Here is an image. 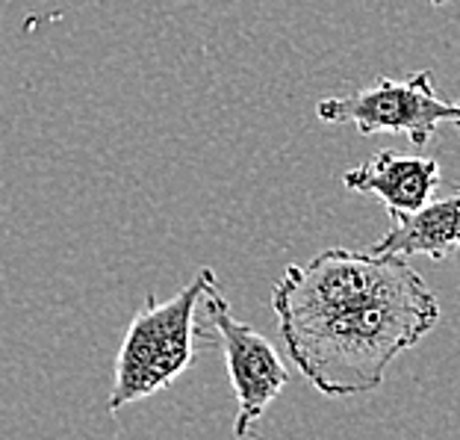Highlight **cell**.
<instances>
[{"mask_svg": "<svg viewBox=\"0 0 460 440\" xmlns=\"http://www.w3.org/2000/svg\"><path fill=\"white\" fill-rule=\"evenodd\" d=\"M440 322V301L411 264L360 301L305 322H278L289 361L322 396L372 393L390 364Z\"/></svg>", "mask_w": 460, "mask_h": 440, "instance_id": "cell-1", "label": "cell"}, {"mask_svg": "<svg viewBox=\"0 0 460 440\" xmlns=\"http://www.w3.org/2000/svg\"><path fill=\"white\" fill-rule=\"evenodd\" d=\"M213 281L216 272L204 266L169 301H156L154 292H148L115 358V382L107 405L110 414L165 391L190 370L198 340H207V334L195 326V308Z\"/></svg>", "mask_w": 460, "mask_h": 440, "instance_id": "cell-2", "label": "cell"}, {"mask_svg": "<svg viewBox=\"0 0 460 440\" xmlns=\"http://www.w3.org/2000/svg\"><path fill=\"white\" fill-rule=\"evenodd\" d=\"M316 119L354 124L363 136L402 133L413 145H428L440 124L460 128V101L440 98L431 71H416L404 80L378 77L369 86L319 101Z\"/></svg>", "mask_w": 460, "mask_h": 440, "instance_id": "cell-3", "label": "cell"}, {"mask_svg": "<svg viewBox=\"0 0 460 440\" xmlns=\"http://www.w3.org/2000/svg\"><path fill=\"white\" fill-rule=\"evenodd\" d=\"M407 257L375 251L325 248L307 264H292L271 287V310L280 322H305L360 301L404 272Z\"/></svg>", "mask_w": 460, "mask_h": 440, "instance_id": "cell-4", "label": "cell"}, {"mask_svg": "<svg viewBox=\"0 0 460 440\" xmlns=\"http://www.w3.org/2000/svg\"><path fill=\"white\" fill-rule=\"evenodd\" d=\"M201 301L207 308V319H210L216 337L222 343L227 375L236 393L234 437H248L254 432V426L266 417L269 405L284 393V387L289 382V370L284 358L278 355V349L263 334L251 328L248 322L236 319V313L230 310L218 281H213L204 290Z\"/></svg>", "mask_w": 460, "mask_h": 440, "instance_id": "cell-5", "label": "cell"}, {"mask_svg": "<svg viewBox=\"0 0 460 440\" xmlns=\"http://www.w3.org/2000/svg\"><path fill=\"white\" fill-rule=\"evenodd\" d=\"M342 186L351 193L378 195L390 213H407L431 202L440 186V163L431 157H411L404 151L384 148L345 172Z\"/></svg>", "mask_w": 460, "mask_h": 440, "instance_id": "cell-6", "label": "cell"}, {"mask_svg": "<svg viewBox=\"0 0 460 440\" xmlns=\"http://www.w3.org/2000/svg\"><path fill=\"white\" fill-rule=\"evenodd\" d=\"M393 228L369 251L375 255H399V257H431L446 260L460 248V198H440L425 202L416 211L390 213Z\"/></svg>", "mask_w": 460, "mask_h": 440, "instance_id": "cell-7", "label": "cell"}, {"mask_svg": "<svg viewBox=\"0 0 460 440\" xmlns=\"http://www.w3.org/2000/svg\"><path fill=\"white\" fill-rule=\"evenodd\" d=\"M431 4H434V6H443V4H446V0H431Z\"/></svg>", "mask_w": 460, "mask_h": 440, "instance_id": "cell-8", "label": "cell"}, {"mask_svg": "<svg viewBox=\"0 0 460 440\" xmlns=\"http://www.w3.org/2000/svg\"><path fill=\"white\" fill-rule=\"evenodd\" d=\"M455 195H457V198H460V186H457V190H455Z\"/></svg>", "mask_w": 460, "mask_h": 440, "instance_id": "cell-9", "label": "cell"}]
</instances>
